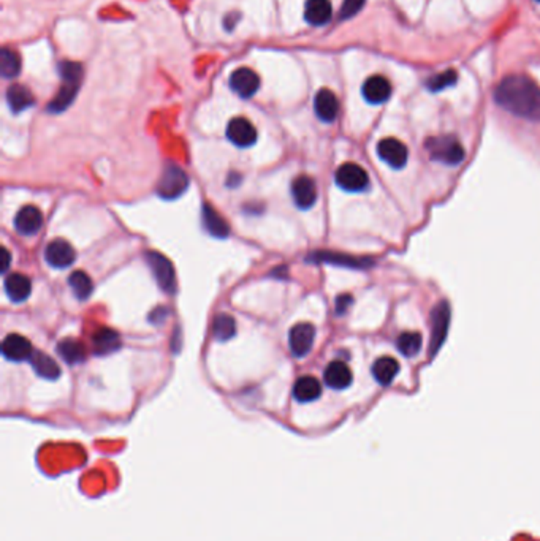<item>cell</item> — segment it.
I'll list each match as a JSON object with an SVG mask.
<instances>
[{"mask_svg": "<svg viewBox=\"0 0 540 541\" xmlns=\"http://www.w3.org/2000/svg\"><path fill=\"white\" fill-rule=\"evenodd\" d=\"M495 100L510 114L531 122H540V86L530 76H506L496 86Z\"/></svg>", "mask_w": 540, "mask_h": 541, "instance_id": "1", "label": "cell"}, {"mask_svg": "<svg viewBox=\"0 0 540 541\" xmlns=\"http://www.w3.org/2000/svg\"><path fill=\"white\" fill-rule=\"evenodd\" d=\"M59 75L62 79V87L56 98L50 103L48 109L51 113H62L73 103L76 93L80 91L81 79H83V67L76 62H61Z\"/></svg>", "mask_w": 540, "mask_h": 541, "instance_id": "2", "label": "cell"}, {"mask_svg": "<svg viewBox=\"0 0 540 541\" xmlns=\"http://www.w3.org/2000/svg\"><path fill=\"white\" fill-rule=\"evenodd\" d=\"M425 149L433 160H437L445 165H458L465 160V148L453 135H442V137H433L426 139Z\"/></svg>", "mask_w": 540, "mask_h": 541, "instance_id": "3", "label": "cell"}, {"mask_svg": "<svg viewBox=\"0 0 540 541\" xmlns=\"http://www.w3.org/2000/svg\"><path fill=\"white\" fill-rule=\"evenodd\" d=\"M189 189V178L179 167L170 165L163 169L162 178L157 184V193L160 198L174 199Z\"/></svg>", "mask_w": 540, "mask_h": 541, "instance_id": "4", "label": "cell"}, {"mask_svg": "<svg viewBox=\"0 0 540 541\" xmlns=\"http://www.w3.org/2000/svg\"><path fill=\"white\" fill-rule=\"evenodd\" d=\"M334 181L345 192H363L368 189L369 178L368 173L357 163H344L338 168L334 174Z\"/></svg>", "mask_w": 540, "mask_h": 541, "instance_id": "5", "label": "cell"}, {"mask_svg": "<svg viewBox=\"0 0 540 541\" xmlns=\"http://www.w3.org/2000/svg\"><path fill=\"white\" fill-rule=\"evenodd\" d=\"M144 257H146V261H148V264H149V268L152 269V273H154V275H156L157 284L160 285L163 291L173 295V293L176 291V279H174L173 264L168 261V258H165L160 254H157V252H148V254H146Z\"/></svg>", "mask_w": 540, "mask_h": 541, "instance_id": "6", "label": "cell"}, {"mask_svg": "<svg viewBox=\"0 0 540 541\" xmlns=\"http://www.w3.org/2000/svg\"><path fill=\"white\" fill-rule=\"evenodd\" d=\"M450 321V305L447 301L439 303L431 314V356L439 351L447 337Z\"/></svg>", "mask_w": 540, "mask_h": 541, "instance_id": "7", "label": "cell"}, {"mask_svg": "<svg viewBox=\"0 0 540 541\" xmlns=\"http://www.w3.org/2000/svg\"><path fill=\"white\" fill-rule=\"evenodd\" d=\"M315 328L310 323H298L289 333V346L295 358H304L313 350Z\"/></svg>", "mask_w": 540, "mask_h": 541, "instance_id": "8", "label": "cell"}, {"mask_svg": "<svg viewBox=\"0 0 540 541\" xmlns=\"http://www.w3.org/2000/svg\"><path fill=\"white\" fill-rule=\"evenodd\" d=\"M227 138L238 148H250L257 141V130L246 117H234L227 125Z\"/></svg>", "mask_w": 540, "mask_h": 541, "instance_id": "9", "label": "cell"}, {"mask_svg": "<svg viewBox=\"0 0 540 541\" xmlns=\"http://www.w3.org/2000/svg\"><path fill=\"white\" fill-rule=\"evenodd\" d=\"M377 154L391 168L399 169L407 162L409 152L406 144L396 138H385L377 144Z\"/></svg>", "mask_w": 540, "mask_h": 541, "instance_id": "10", "label": "cell"}, {"mask_svg": "<svg viewBox=\"0 0 540 541\" xmlns=\"http://www.w3.org/2000/svg\"><path fill=\"white\" fill-rule=\"evenodd\" d=\"M45 258L48 261L50 266L56 268V269H66L68 266H72L76 254L73 250V247L70 245L67 241L63 239H54L46 245L45 250Z\"/></svg>", "mask_w": 540, "mask_h": 541, "instance_id": "11", "label": "cell"}, {"mask_svg": "<svg viewBox=\"0 0 540 541\" xmlns=\"http://www.w3.org/2000/svg\"><path fill=\"white\" fill-rule=\"evenodd\" d=\"M230 87L241 98L254 97L258 87H260V78L250 68H238L230 76Z\"/></svg>", "mask_w": 540, "mask_h": 541, "instance_id": "12", "label": "cell"}, {"mask_svg": "<svg viewBox=\"0 0 540 541\" xmlns=\"http://www.w3.org/2000/svg\"><path fill=\"white\" fill-rule=\"evenodd\" d=\"M43 227V214L42 211L35 206H24L17 211L15 217V228L22 236H33Z\"/></svg>", "mask_w": 540, "mask_h": 541, "instance_id": "13", "label": "cell"}, {"mask_svg": "<svg viewBox=\"0 0 540 541\" xmlns=\"http://www.w3.org/2000/svg\"><path fill=\"white\" fill-rule=\"evenodd\" d=\"M363 98L371 105H382L391 96V84L385 76L374 75L365 81L361 87Z\"/></svg>", "mask_w": 540, "mask_h": 541, "instance_id": "14", "label": "cell"}, {"mask_svg": "<svg viewBox=\"0 0 540 541\" xmlns=\"http://www.w3.org/2000/svg\"><path fill=\"white\" fill-rule=\"evenodd\" d=\"M293 203L299 209H310L317 201L315 182L309 176H299L292 184Z\"/></svg>", "mask_w": 540, "mask_h": 541, "instance_id": "15", "label": "cell"}, {"mask_svg": "<svg viewBox=\"0 0 540 541\" xmlns=\"http://www.w3.org/2000/svg\"><path fill=\"white\" fill-rule=\"evenodd\" d=\"M32 353V344L29 342V339L20 336V334H10V336L3 339L2 355L7 358L8 361H29Z\"/></svg>", "mask_w": 540, "mask_h": 541, "instance_id": "16", "label": "cell"}, {"mask_svg": "<svg viewBox=\"0 0 540 541\" xmlns=\"http://www.w3.org/2000/svg\"><path fill=\"white\" fill-rule=\"evenodd\" d=\"M314 111L322 122H333L339 114L338 97L328 89L319 91L314 98Z\"/></svg>", "mask_w": 540, "mask_h": 541, "instance_id": "17", "label": "cell"}, {"mask_svg": "<svg viewBox=\"0 0 540 541\" xmlns=\"http://www.w3.org/2000/svg\"><path fill=\"white\" fill-rule=\"evenodd\" d=\"M352 370L343 361H333L327 366L324 372V380L327 386L333 390H345L352 383Z\"/></svg>", "mask_w": 540, "mask_h": 541, "instance_id": "18", "label": "cell"}, {"mask_svg": "<svg viewBox=\"0 0 540 541\" xmlns=\"http://www.w3.org/2000/svg\"><path fill=\"white\" fill-rule=\"evenodd\" d=\"M5 293H7L10 301L17 304L24 303L32 293L31 279L22 274H10L8 277L5 279Z\"/></svg>", "mask_w": 540, "mask_h": 541, "instance_id": "19", "label": "cell"}, {"mask_svg": "<svg viewBox=\"0 0 540 541\" xmlns=\"http://www.w3.org/2000/svg\"><path fill=\"white\" fill-rule=\"evenodd\" d=\"M333 7L330 0H308L304 5V20L310 26H325L331 20Z\"/></svg>", "mask_w": 540, "mask_h": 541, "instance_id": "20", "label": "cell"}, {"mask_svg": "<svg viewBox=\"0 0 540 541\" xmlns=\"http://www.w3.org/2000/svg\"><path fill=\"white\" fill-rule=\"evenodd\" d=\"M29 361H31L35 374H37L38 377L45 380H56L61 377V367H59V364L52 360L51 356L46 355V353L33 350Z\"/></svg>", "mask_w": 540, "mask_h": 541, "instance_id": "21", "label": "cell"}, {"mask_svg": "<svg viewBox=\"0 0 540 541\" xmlns=\"http://www.w3.org/2000/svg\"><path fill=\"white\" fill-rule=\"evenodd\" d=\"M92 344H93V353H96V355H98V356H105V355H110V353H113L116 350H119L121 337H119V334L113 331V329L103 328L96 333Z\"/></svg>", "mask_w": 540, "mask_h": 541, "instance_id": "22", "label": "cell"}, {"mask_svg": "<svg viewBox=\"0 0 540 541\" xmlns=\"http://www.w3.org/2000/svg\"><path fill=\"white\" fill-rule=\"evenodd\" d=\"M202 217H203V225L211 236L224 239L230 234V227L227 225V222L222 219L220 214L211 208L209 204L203 206Z\"/></svg>", "mask_w": 540, "mask_h": 541, "instance_id": "23", "label": "cell"}, {"mask_svg": "<svg viewBox=\"0 0 540 541\" xmlns=\"http://www.w3.org/2000/svg\"><path fill=\"white\" fill-rule=\"evenodd\" d=\"M322 394V385L320 381L314 377H301L297 380L295 386H293V397L298 402H313L315 399H319Z\"/></svg>", "mask_w": 540, "mask_h": 541, "instance_id": "24", "label": "cell"}, {"mask_svg": "<svg viewBox=\"0 0 540 541\" xmlns=\"http://www.w3.org/2000/svg\"><path fill=\"white\" fill-rule=\"evenodd\" d=\"M373 377L382 386L390 385L399 372V364L395 358L382 356L373 364Z\"/></svg>", "mask_w": 540, "mask_h": 541, "instance_id": "25", "label": "cell"}, {"mask_svg": "<svg viewBox=\"0 0 540 541\" xmlns=\"http://www.w3.org/2000/svg\"><path fill=\"white\" fill-rule=\"evenodd\" d=\"M7 102L10 109L17 114L21 113V111L31 108L35 103V98L32 96V92L29 91L26 86L13 84L7 91Z\"/></svg>", "mask_w": 540, "mask_h": 541, "instance_id": "26", "label": "cell"}, {"mask_svg": "<svg viewBox=\"0 0 540 541\" xmlns=\"http://www.w3.org/2000/svg\"><path fill=\"white\" fill-rule=\"evenodd\" d=\"M57 353L67 364H80L86 360L84 345L75 339H63L57 344Z\"/></svg>", "mask_w": 540, "mask_h": 541, "instance_id": "27", "label": "cell"}, {"mask_svg": "<svg viewBox=\"0 0 540 541\" xmlns=\"http://www.w3.org/2000/svg\"><path fill=\"white\" fill-rule=\"evenodd\" d=\"M309 261H325L333 264H341V266H350V268H365L368 264H371L365 260H358L354 257L341 255V254H333V252H315V254L309 255Z\"/></svg>", "mask_w": 540, "mask_h": 541, "instance_id": "28", "label": "cell"}, {"mask_svg": "<svg viewBox=\"0 0 540 541\" xmlns=\"http://www.w3.org/2000/svg\"><path fill=\"white\" fill-rule=\"evenodd\" d=\"M68 285L72 288L73 295L78 298L80 301H86V299L92 295V280L83 270H75V273L70 275Z\"/></svg>", "mask_w": 540, "mask_h": 541, "instance_id": "29", "label": "cell"}, {"mask_svg": "<svg viewBox=\"0 0 540 541\" xmlns=\"http://www.w3.org/2000/svg\"><path fill=\"white\" fill-rule=\"evenodd\" d=\"M237 333V323H234L233 317L228 314H219L214 319L213 323V334L214 339L219 342H227L228 339H232Z\"/></svg>", "mask_w": 540, "mask_h": 541, "instance_id": "30", "label": "cell"}, {"mask_svg": "<svg viewBox=\"0 0 540 541\" xmlns=\"http://www.w3.org/2000/svg\"><path fill=\"white\" fill-rule=\"evenodd\" d=\"M421 345H423V339L419 333H403L396 340L398 350L407 358L415 356L421 350Z\"/></svg>", "mask_w": 540, "mask_h": 541, "instance_id": "31", "label": "cell"}, {"mask_svg": "<svg viewBox=\"0 0 540 541\" xmlns=\"http://www.w3.org/2000/svg\"><path fill=\"white\" fill-rule=\"evenodd\" d=\"M0 70H2L3 78H15L21 70L20 56L13 49L5 48L0 54Z\"/></svg>", "mask_w": 540, "mask_h": 541, "instance_id": "32", "label": "cell"}, {"mask_svg": "<svg viewBox=\"0 0 540 541\" xmlns=\"http://www.w3.org/2000/svg\"><path fill=\"white\" fill-rule=\"evenodd\" d=\"M456 81H458V73L455 70H445L442 73L431 76V78L426 81V87L431 92H441L444 89H449L451 86H455Z\"/></svg>", "mask_w": 540, "mask_h": 541, "instance_id": "33", "label": "cell"}, {"mask_svg": "<svg viewBox=\"0 0 540 541\" xmlns=\"http://www.w3.org/2000/svg\"><path fill=\"white\" fill-rule=\"evenodd\" d=\"M365 2L366 0H344L341 7V20H349V17L358 15V11H361V8L365 7Z\"/></svg>", "mask_w": 540, "mask_h": 541, "instance_id": "34", "label": "cell"}, {"mask_svg": "<svg viewBox=\"0 0 540 541\" xmlns=\"http://www.w3.org/2000/svg\"><path fill=\"white\" fill-rule=\"evenodd\" d=\"M10 261H11V257H10V252L5 249V247H2V264H0V273L5 274L10 268Z\"/></svg>", "mask_w": 540, "mask_h": 541, "instance_id": "35", "label": "cell"}, {"mask_svg": "<svg viewBox=\"0 0 540 541\" xmlns=\"http://www.w3.org/2000/svg\"><path fill=\"white\" fill-rule=\"evenodd\" d=\"M352 303V298L349 295H344L338 299L336 303V309H338V314H343V312L347 309V305Z\"/></svg>", "mask_w": 540, "mask_h": 541, "instance_id": "36", "label": "cell"}, {"mask_svg": "<svg viewBox=\"0 0 540 541\" xmlns=\"http://www.w3.org/2000/svg\"><path fill=\"white\" fill-rule=\"evenodd\" d=\"M536 2H540V0H536Z\"/></svg>", "mask_w": 540, "mask_h": 541, "instance_id": "37", "label": "cell"}]
</instances>
